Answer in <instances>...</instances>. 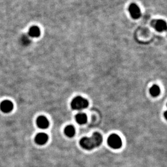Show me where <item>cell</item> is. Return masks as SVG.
I'll return each mask as SVG.
<instances>
[{
  "mask_svg": "<svg viewBox=\"0 0 167 167\" xmlns=\"http://www.w3.org/2000/svg\"><path fill=\"white\" fill-rule=\"evenodd\" d=\"M77 123L79 124H85L87 121V116L85 113H79L75 116Z\"/></svg>",
  "mask_w": 167,
  "mask_h": 167,
  "instance_id": "obj_9",
  "label": "cell"
},
{
  "mask_svg": "<svg viewBox=\"0 0 167 167\" xmlns=\"http://www.w3.org/2000/svg\"><path fill=\"white\" fill-rule=\"evenodd\" d=\"M150 93L152 97H157L160 93V88L158 85H154L150 88Z\"/></svg>",
  "mask_w": 167,
  "mask_h": 167,
  "instance_id": "obj_12",
  "label": "cell"
},
{
  "mask_svg": "<svg viewBox=\"0 0 167 167\" xmlns=\"http://www.w3.org/2000/svg\"><path fill=\"white\" fill-rule=\"evenodd\" d=\"M129 11L131 17L135 19L139 18L141 15L140 8L135 4H131L129 8Z\"/></svg>",
  "mask_w": 167,
  "mask_h": 167,
  "instance_id": "obj_6",
  "label": "cell"
},
{
  "mask_svg": "<svg viewBox=\"0 0 167 167\" xmlns=\"http://www.w3.org/2000/svg\"><path fill=\"white\" fill-rule=\"evenodd\" d=\"M154 27L158 32H163L164 30H166L167 24L166 22L163 20H158L155 22Z\"/></svg>",
  "mask_w": 167,
  "mask_h": 167,
  "instance_id": "obj_8",
  "label": "cell"
},
{
  "mask_svg": "<svg viewBox=\"0 0 167 167\" xmlns=\"http://www.w3.org/2000/svg\"><path fill=\"white\" fill-rule=\"evenodd\" d=\"M14 105L12 102L10 100H4L0 105V109L3 113H10L12 111Z\"/></svg>",
  "mask_w": 167,
  "mask_h": 167,
  "instance_id": "obj_4",
  "label": "cell"
},
{
  "mask_svg": "<svg viewBox=\"0 0 167 167\" xmlns=\"http://www.w3.org/2000/svg\"><path fill=\"white\" fill-rule=\"evenodd\" d=\"M89 105L88 100L81 96H77L71 102V107L73 110H81L87 108Z\"/></svg>",
  "mask_w": 167,
  "mask_h": 167,
  "instance_id": "obj_2",
  "label": "cell"
},
{
  "mask_svg": "<svg viewBox=\"0 0 167 167\" xmlns=\"http://www.w3.org/2000/svg\"><path fill=\"white\" fill-rule=\"evenodd\" d=\"M21 43L23 46H28L30 44L31 40L26 35H23L21 39Z\"/></svg>",
  "mask_w": 167,
  "mask_h": 167,
  "instance_id": "obj_13",
  "label": "cell"
},
{
  "mask_svg": "<svg viewBox=\"0 0 167 167\" xmlns=\"http://www.w3.org/2000/svg\"><path fill=\"white\" fill-rule=\"evenodd\" d=\"M108 145L114 149H120L122 145L121 137L117 134H113L110 135L108 138Z\"/></svg>",
  "mask_w": 167,
  "mask_h": 167,
  "instance_id": "obj_3",
  "label": "cell"
},
{
  "mask_svg": "<svg viewBox=\"0 0 167 167\" xmlns=\"http://www.w3.org/2000/svg\"><path fill=\"white\" fill-rule=\"evenodd\" d=\"M103 141V137L99 132H94L90 137H85L79 141V145L85 150H92L100 146Z\"/></svg>",
  "mask_w": 167,
  "mask_h": 167,
  "instance_id": "obj_1",
  "label": "cell"
},
{
  "mask_svg": "<svg viewBox=\"0 0 167 167\" xmlns=\"http://www.w3.org/2000/svg\"><path fill=\"white\" fill-rule=\"evenodd\" d=\"M29 35L31 37L37 38L40 35V30L39 28L37 26H33L29 30Z\"/></svg>",
  "mask_w": 167,
  "mask_h": 167,
  "instance_id": "obj_10",
  "label": "cell"
},
{
  "mask_svg": "<svg viewBox=\"0 0 167 167\" xmlns=\"http://www.w3.org/2000/svg\"><path fill=\"white\" fill-rule=\"evenodd\" d=\"M48 140V136L45 133H39L37 134L35 138V142L40 146H42L46 144Z\"/></svg>",
  "mask_w": 167,
  "mask_h": 167,
  "instance_id": "obj_7",
  "label": "cell"
},
{
  "mask_svg": "<svg viewBox=\"0 0 167 167\" xmlns=\"http://www.w3.org/2000/svg\"><path fill=\"white\" fill-rule=\"evenodd\" d=\"M36 124L38 127L40 129H46L48 128L49 122L48 119L46 117L43 116H41L37 118Z\"/></svg>",
  "mask_w": 167,
  "mask_h": 167,
  "instance_id": "obj_5",
  "label": "cell"
},
{
  "mask_svg": "<svg viewBox=\"0 0 167 167\" xmlns=\"http://www.w3.org/2000/svg\"><path fill=\"white\" fill-rule=\"evenodd\" d=\"M64 134L68 137H73L75 134V129L73 125H68L64 129Z\"/></svg>",
  "mask_w": 167,
  "mask_h": 167,
  "instance_id": "obj_11",
  "label": "cell"
}]
</instances>
